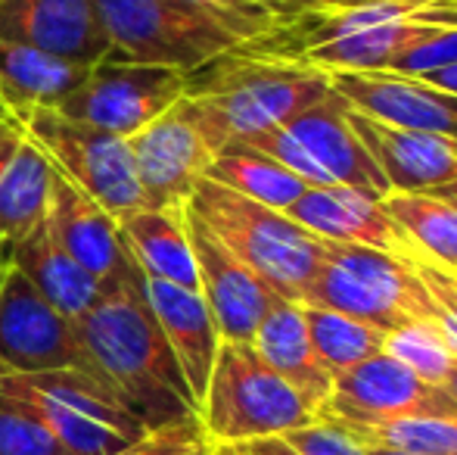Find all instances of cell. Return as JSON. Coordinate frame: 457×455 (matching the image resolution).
I'll return each mask as SVG.
<instances>
[{
    "instance_id": "cell-41",
    "label": "cell",
    "mask_w": 457,
    "mask_h": 455,
    "mask_svg": "<svg viewBox=\"0 0 457 455\" xmlns=\"http://www.w3.org/2000/svg\"><path fill=\"white\" fill-rule=\"evenodd\" d=\"M427 194L457 209V181H452V184H442V188H436V190H427Z\"/></svg>"
},
{
    "instance_id": "cell-30",
    "label": "cell",
    "mask_w": 457,
    "mask_h": 455,
    "mask_svg": "<svg viewBox=\"0 0 457 455\" xmlns=\"http://www.w3.org/2000/svg\"><path fill=\"white\" fill-rule=\"evenodd\" d=\"M383 352L402 362L408 371H414L420 381L436 383V387L445 383L454 362V356L442 343L439 331L433 324H408L402 331H392V334H386Z\"/></svg>"
},
{
    "instance_id": "cell-43",
    "label": "cell",
    "mask_w": 457,
    "mask_h": 455,
    "mask_svg": "<svg viewBox=\"0 0 457 455\" xmlns=\"http://www.w3.org/2000/svg\"><path fill=\"white\" fill-rule=\"evenodd\" d=\"M364 452L367 455H417V452H402V450H386V446H364Z\"/></svg>"
},
{
    "instance_id": "cell-20",
    "label": "cell",
    "mask_w": 457,
    "mask_h": 455,
    "mask_svg": "<svg viewBox=\"0 0 457 455\" xmlns=\"http://www.w3.org/2000/svg\"><path fill=\"white\" fill-rule=\"evenodd\" d=\"M146 299H150L153 316H156L165 341H169L171 352H175L178 365L184 371V381L199 409L205 387H209V375H212V365H215L218 346H221L215 318H212L203 293L169 284V281L146 278Z\"/></svg>"
},
{
    "instance_id": "cell-22",
    "label": "cell",
    "mask_w": 457,
    "mask_h": 455,
    "mask_svg": "<svg viewBox=\"0 0 457 455\" xmlns=\"http://www.w3.org/2000/svg\"><path fill=\"white\" fill-rule=\"evenodd\" d=\"M10 265L19 268V272L31 281V287H35L50 306H56L62 316L72 318V322L87 316L96 299L103 297V281L94 278L85 265H79V262L54 240L47 225L37 228L35 234L19 240L16 247L10 249Z\"/></svg>"
},
{
    "instance_id": "cell-15",
    "label": "cell",
    "mask_w": 457,
    "mask_h": 455,
    "mask_svg": "<svg viewBox=\"0 0 457 455\" xmlns=\"http://www.w3.org/2000/svg\"><path fill=\"white\" fill-rule=\"evenodd\" d=\"M0 38L85 69L112 50L94 0H4Z\"/></svg>"
},
{
    "instance_id": "cell-17",
    "label": "cell",
    "mask_w": 457,
    "mask_h": 455,
    "mask_svg": "<svg viewBox=\"0 0 457 455\" xmlns=\"http://www.w3.org/2000/svg\"><path fill=\"white\" fill-rule=\"evenodd\" d=\"M287 215L330 243L379 249V253H389L395 259H404L414 249V243L386 213L383 197L345 188V184L305 188V194L287 209Z\"/></svg>"
},
{
    "instance_id": "cell-39",
    "label": "cell",
    "mask_w": 457,
    "mask_h": 455,
    "mask_svg": "<svg viewBox=\"0 0 457 455\" xmlns=\"http://www.w3.org/2000/svg\"><path fill=\"white\" fill-rule=\"evenodd\" d=\"M22 138H25L22 125H19L12 115H4V119H0V169L10 163V156L16 153V147H19V140H22Z\"/></svg>"
},
{
    "instance_id": "cell-33",
    "label": "cell",
    "mask_w": 457,
    "mask_h": 455,
    "mask_svg": "<svg viewBox=\"0 0 457 455\" xmlns=\"http://www.w3.org/2000/svg\"><path fill=\"white\" fill-rule=\"evenodd\" d=\"M178 4L203 13L205 19H212L224 31H230L240 44L255 41V38L268 35V31H274L280 25L259 0H178Z\"/></svg>"
},
{
    "instance_id": "cell-38",
    "label": "cell",
    "mask_w": 457,
    "mask_h": 455,
    "mask_svg": "<svg viewBox=\"0 0 457 455\" xmlns=\"http://www.w3.org/2000/svg\"><path fill=\"white\" fill-rule=\"evenodd\" d=\"M215 455H295V452L280 437H262V440H249V443L215 446Z\"/></svg>"
},
{
    "instance_id": "cell-11",
    "label": "cell",
    "mask_w": 457,
    "mask_h": 455,
    "mask_svg": "<svg viewBox=\"0 0 457 455\" xmlns=\"http://www.w3.org/2000/svg\"><path fill=\"white\" fill-rule=\"evenodd\" d=\"M337 425H386L402 418H457L454 400L402 362L379 352L333 377V393L318 412Z\"/></svg>"
},
{
    "instance_id": "cell-36",
    "label": "cell",
    "mask_w": 457,
    "mask_h": 455,
    "mask_svg": "<svg viewBox=\"0 0 457 455\" xmlns=\"http://www.w3.org/2000/svg\"><path fill=\"white\" fill-rule=\"evenodd\" d=\"M457 66V29H442L436 31L429 41H423L420 47L408 50L402 60L392 63L389 72L392 75H408V79H417V75L436 72V69H448Z\"/></svg>"
},
{
    "instance_id": "cell-8",
    "label": "cell",
    "mask_w": 457,
    "mask_h": 455,
    "mask_svg": "<svg viewBox=\"0 0 457 455\" xmlns=\"http://www.w3.org/2000/svg\"><path fill=\"white\" fill-rule=\"evenodd\" d=\"M243 144L287 165L308 188L345 184V188H358L377 197L392 194L383 172L367 156L361 140L345 122V97H339L337 91H330L320 104L308 106L295 119H289L287 125L271 128Z\"/></svg>"
},
{
    "instance_id": "cell-46",
    "label": "cell",
    "mask_w": 457,
    "mask_h": 455,
    "mask_svg": "<svg viewBox=\"0 0 457 455\" xmlns=\"http://www.w3.org/2000/svg\"><path fill=\"white\" fill-rule=\"evenodd\" d=\"M4 115H10V113H0V119H4Z\"/></svg>"
},
{
    "instance_id": "cell-26",
    "label": "cell",
    "mask_w": 457,
    "mask_h": 455,
    "mask_svg": "<svg viewBox=\"0 0 457 455\" xmlns=\"http://www.w3.org/2000/svg\"><path fill=\"white\" fill-rule=\"evenodd\" d=\"M205 178L221 188L234 190V194L255 200L262 206H271L277 213H287L308 184L299 175L280 165L277 159L265 156L262 150L249 144H228L212 156Z\"/></svg>"
},
{
    "instance_id": "cell-25",
    "label": "cell",
    "mask_w": 457,
    "mask_h": 455,
    "mask_svg": "<svg viewBox=\"0 0 457 455\" xmlns=\"http://www.w3.org/2000/svg\"><path fill=\"white\" fill-rule=\"evenodd\" d=\"M85 75V66H72V63H62L35 47L0 38V104H4V113L16 115L22 110H37V106L56 110L60 100L69 91H75Z\"/></svg>"
},
{
    "instance_id": "cell-31",
    "label": "cell",
    "mask_w": 457,
    "mask_h": 455,
    "mask_svg": "<svg viewBox=\"0 0 457 455\" xmlns=\"http://www.w3.org/2000/svg\"><path fill=\"white\" fill-rule=\"evenodd\" d=\"M402 262L414 268L417 278L423 281L436 309V331H439L442 343L448 346V352L457 358V272L442 265V262L429 259V256H423L417 247Z\"/></svg>"
},
{
    "instance_id": "cell-21",
    "label": "cell",
    "mask_w": 457,
    "mask_h": 455,
    "mask_svg": "<svg viewBox=\"0 0 457 455\" xmlns=\"http://www.w3.org/2000/svg\"><path fill=\"white\" fill-rule=\"evenodd\" d=\"M253 346L262 358L305 400V406L318 412L327 406L333 393V375L324 368L308 337L305 318H302V306L289 303V299H277L262 318L259 331L253 337Z\"/></svg>"
},
{
    "instance_id": "cell-4",
    "label": "cell",
    "mask_w": 457,
    "mask_h": 455,
    "mask_svg": "<svg viewBox=\"0 0 457 455\" xmlns=\"http://www.w3.org/2000/svg\"><path fill=\"white\" fill-rule=\"evenodd\" d=\"M0 396L29 409L72 455H115L150 434L144 421L87 371H10L0 365Z\"/></svg>"
},
{
    "instance_id": "cell-23",
    "label": "cell",
    "mask_w": 457,
    "mask_h": 455,
    "mask_svg": "<svg viewBox=\"0 0 457 455\" xmlns=\"http://www.w3.org/2000/svg\"><path fill=\"white\" fill-rule=\"evenodd\" d=\"M121 240L146 278L199 291L196 259L187 234V206L137 209L119 222Z\"/></svg>"
},
{
    "instance_id": "cell-44",
    "label": "cell",
    "mask_w": 457,
    "mask_h": 455,
    "mask_svg": "<svg viewBox=\"0 0 457 455\" xmlns=\"http://www.w3.org/2000/svg\"><path fill=\"white\" fill-rule=\"evenodd\" d=\"M339 6H370V4H386V0H337Z\"/></svg>"
},
{
    "instance_id": "cell-27",
    "label": "cell",
    "mask_w": 457,
    "mask_h": 455,
    "mask_svg": "<svg viewBox=\"0 0 457 455\" xmlns=\"http://www.w3.org/2000/svg\"><path fill=\"white\" fill-rule=\"evenodd\" d=\"M386 213L423 256L457 268V209L429 194L383 197Z\"/></svg>"
},
{
    "instance_id": "cell-48",
    "label": "cell",
    "mask_w": 457,
    "mask_h": 455,
    "mask_svg": "<svg viewBox=\"0 0 457 455\" xmlns=\"http://www.w3.org/2000/svg\"><path fill=\"white\" fill-rule=\"evenodd\" d=\"M454 272H457V268H454Z\"/></svg>"
},
{
    "instance_id": "cell-14",
    "label": "cell",
    "mask_w": 457,
    "mask_h": 455,
    "mask_svg": "<svg viewBox=\"0 0 457 455\" xmlns=\"http://www.w3.org/2000/svg\"><path fill=\"white\" fill-rule=\"evenodd\" d=\"M187 234H190L193 259H196L199 293L215 318L221 341L253 343L262 318L283 297H277L259 274L249 272L190 209H187Z\"/></svg>"
},
{
    "instance_id": "cell-9",
    "label": "cell",
    "mask_w": 457,
    "mask_h": 455,
    "mask_svg": "<svg viewBox=\"0 0 457 455\" xmlns=\"http://www.w3.org/2000/svg\"><path fill=\"white\" fill-rule=\"evenodd\" d=\"M109 35V56L190 75L237 47V38L178 0H94Z\"/></svg>"
},
{
    "instance_id": "cell-29",
    "label": "cell",
    "mask_w": 457,
    "mask_h": 455,
    "mask_svg": "<svg viewBox=\"0 0 457 455\" xmlns=\"http://www.w3.org/2000/svg\"><path fill=\"white\" fill-rule=\"evenodd\" d=\"M320 421V418H318ZM337 425V421H330ZM361 446L417 455H457V418H402L386 425H337Z\"/></svg>"
},
{
    "instance_id": "cell-45",
    "label": "cell",
    "mask_w": 457,
    "mask_h": 455,
    "mask_svg": "<svg viewBox=\"0 0 457 455\" xmlns=\"http://www.w3.org/2000/svg\"><path fill=\"white\" fill-rule=\"evenodd\" d=\"M6 268H10V256L0 249V287H4V278H6Z\"/></svg>"
},
{
    "instance_id": "cell-47",
    "label": "cell",
    "mask_w": 457,
    "mask_h": 455,
    "mask_svg": "<svg viewBox=\"0 0 457 455\" xmlns=\"http://www.w3.org/2000/svg\"><path fill=\"white\" fill-rule=\"evenodd\" d=\"M0 4H4V0H0Z\"/></svg>"
},
{
    "instance_id": "cell-37",
    "label": "cell",
    "mask_w": 457,
    "mask_h": 455,
    "mask_svg": "<svg viewBox=\"0 0 457 455\" xmlns=\"http://www.w3.org/2000/svg\"><path fill=\"white\" fill-rule=\"evenodd\" d=\"M259 4L271 13L277 22H289V19H299V16H305V13L339 6L337 0H259Z\"/></svg>"
},
{
    "instance_id": "cell-6",
    "label": "cell",
    "mask_w": 457,
    "mask_h": 455,
    "mask_svg": "<svg viewBox=\"0 0 457 455\" xmlns=\"http://www.w3.org/2000/svg\"><path fill=\"white\" fill-rule=\"evenodd\" d=\"M199 421L215 446H234L283 437L318 418L253 343L221 341L199 402Z\"/></svg>"
},
{
    "instance_id": "cell-16",
    "label": "cell",
    "mask_w": 457,
    "mask_h": 455,
    "mask_svg": "<svg viewBox=\"0 0 457 455\" xmlns=\"http://www.w3.org/2000/svg\"><path fill=\"white\" fill-rule=\"evenodd\" d=\"M345 122L377 163L392 194H427L457 181V144L439 134L411 131L389 122L370 119L345 100Z\"/></svg>"
},
{
    "instance_id": "cell-3",
    "label": "cell",
    "mask_w": 457,
    "mask_h": 455,
    "mask_svg": "<svg viewBox=\"0 0 457 455\" xmlns=\"http://www.w3.org/2000/svg\"><path fill=\"white\" fill-rule=\"evenodd\" d=\"M187 209L203 222L249 272H255L277 297L299 303L318 274L327 240L305 231L287 213L262 206L221 184L203 181L193 188Z\"/></svg>"
},
{
    "instance_id": "cell-40",
    "label": "cell",
    "mask_w": 457,
    "mask_h": 455,
    "mask_svg": "<svg viewBox=\"0 0 457 455\" xmlns=\"http://www.w3.org/2000/svg\"><path fill=\"white\" fill-rule=\"evenodd\" d=\"M417 81L429 88H439V91H448L457 97V66H448V69H436V72H427V75H417Z\"/></svg>"
},
{
    "instance_id": "cell-18",
    "label": "cell",
    "mask_w": 457,
    "mask_h": 455,
    "mask_svg": "<svg viewBox=\"0 0 457 455\" xmlns=\"http://www.w3.org/2000/svg\"><path fill=\"white\" fill-rule=\"evenodd\" d=\"M339 97L358 113L411 131L439 134L457 144V97L408 75L392 72H327Z\"/></svg>"
},
{
    "instance_id": "cell-42",
    "label": "cell",
    "mask_w": 457,
    "mask_h": 455,
    "mask_svg": "<svg viewBox=\"0 0 457 455\" xmlns=\"http://www.w3.org/2000/svg\"><path fill=\"white\" fill-rule=\"evenodd\" d=\"M442 390H445V393L452 396L454 406H457V358L452 362V371H448V377H445V383H442Z\"/></svg>"
},
{
    "instance_id": "cell-1",
    "label": "cell",
    "mask_w": 457,
    "mask_h": 455,
    "mask_svg": "<svg viewBox=\"0 0 457 455\" xmlns=\"http://www.w3.org/2000/svg\"><path fill=\"white\" fill-rule=\"evenodd\" d=\"M94 375L137 415L146 431L199 415L175 352L146 299V278L128 262L119 278L103 284V297L75 322Z\"/></svg>"
},
{
    "instance_id": "cell-5",
    "label": "cell",
    "mask_w": 457,
    "mask_h": 455,
    "mask_svg": "<svg viewBox=\"0 0 457 455\" xmlns=\"http://www.w3.org/2000/svg\"><path fill=\"white\" fill-rule=\"evenodd\" d=\"M302 306L343 312L370 328L392 334L408 324H433L436 309L411 265L379 249L330 243Z\"/></svg>"
},
{
    "instance_id": "cell-13",
    "label": "cell",
    "mask_w": 457,
    "mask_h": 455,
    "mask_svg": "<svg viewBox=\"0 0 457 455\" xmlns=\"http://www.w3.org/2000/svg\"><path fill=\"white\" fill-rule=\"evenodd\" d=\"M128 147L146 209L187 206L193 188L205 178L215 156L184 97L128 138Z\"/></svg>"
},
{
    "instance_id": "cell-24",
    "label": "cell",
    "mask_w": 457,
    "mask_h": 455,
    "mask_svg": "<svg viewBox=\"0 0 457 455\" xmlns=\"http://www.w3.org/2000/svg\"><path fill=\"white\" fill-rule=\"evenodd\" d=\"M50 181V159L29 138H22L10 163L0 169V249L6 256L19 240L47 225Z\"/></svg>"
},
{
    "instance_id": "cell-12",
    "label": "cell",
    "mask_w": 457,
    "mask_h": 455,
    "mask_svg": "<svg viewBox=\"0 0 457 455\" xmlns=\"http://www.w3.org/2000/svg\"><path fill=\"white\" fill-rule=\"evenodd\" d=\"M0 365L10 371L75 368L94 375L75 322L50 306L12 265L0 287Z\"/></svg>"
},
{
    "instance_id": "cell-7",
    "label": "cell",
    "mask_w": 457,
    "mask_h": 455,
    "mask_svg": "<svg viewBox=\"0 0 457 455\" xmlns=\"http://www.w3.org/2000/svg\"><path fill=\"white\" fill-rule=\"evenodd\" d=\"M12 119L22 125L25 138L50 159V165L79 184L87 197H94L115 222L146 209L125 138L75 122L50 106L22 110Z\"/></svg>"
},
{
    "instance_id": "cell-2",
    "label": "cell",
    "mask_w": 457,
    "mask_h": 455,
    "mask_svg": "<svg viewBox=\"0 0 457 455\" xmlns=\"http://www.w3.org/2000/svg\"><path fill=\"white\" fill-rule=\"evenodd\" d=\"M333 91L330 75L243 41L187 75L184 100L212 153L287 125Z\"/></svg>"
},
{
    "instance_id": "cell-32",
    "label": "cell",
    "mask_w": 457,
    "mask_h": 455,
    "mask_svg": "<svg viewBox=\"0 0 457 455\" xmlns=\"http://www.w3.org/2000/svg\"><path fill=\"white\" fill-rule=\"evenodd\" d=\"M0 455H72L29 409L0 396Z\"/></svg>"
},
{
    "instance_id": "cell-10",
    "label": "cell",
    "mask_w": 457,
    "mask_h": 455,
    "mask_svg": "<svg viewBox=\"0 0 457 455\" xmlns=\"http://www.w3.org/2000/svg\"><path fill=\"white\" fill-rule=\"evenodd\" d=\"M184 72L106 56L87 69L81 85L60 100L56 113L128 140L165 110H171L184 97Z\"/></svg>"
},
{
    "instance_id": "cell-34",
    "label": "cell",
    "mask_w": 457,
    "mask_h": 455,
    "mask_svg": "<svg viewBox=\"0 0 457 455\" xmlns=\"http://www.w3.org/2000/svg\"><path fill=\"white\" fill-rule=\"evenodd\" d=\"M115 455H215V443L205 434L199 415H193V418L175 421V425L156 427L144 440Z\"/></svg>"
},
{
    "instance_id": "cell-35",
    "label": "cell",
    "mask_w": 457,
    "mask_h": 455,
    "mask_svg": "<svg viewBox=\"0 0 457 455\" xmlns=\"http://www.w3.org/2000/svg\"><path fill=\"white\" fill-rule=\"evenodd\" d=\"M280 440L295 455H367L361 443H355L343 427L330 421H312L299 431L283 434Z\"/></svg>"
},
{
    "instance_id": "cell-28",
    "label": "cell",
    "mask_w": 457,
    "mask_h": 455,
    "mask_svg": "<svg viewBox=\"0 0 457 455\" xmlns=\"http://www.w3.org/2000/svg\"><path fill=\"white\" fill-rule=\"evenodd\" d=\"M302 318H305L314 352H318V358L333 377L383 352L386 334L358 322V318H349L343 312L318 309V306H302Z\"/></svg>"
},
{
    "instance_id": "cell-19",
    "label": "cell",
    "mask_w": 457,
    "mask_h": 455,
    "mask_svg": "<svg viewBox=\"0 0 457 455\" xmlns=\"http://www.w3.org/2000/svg\"><path fill=\"white\" fill-rule=\"evenodd\" d=\"M47 231L79 265H85L103 284L119 278L131 262L119 222L56 169L50 181Z\"/></svg>"
}]
</instances>
